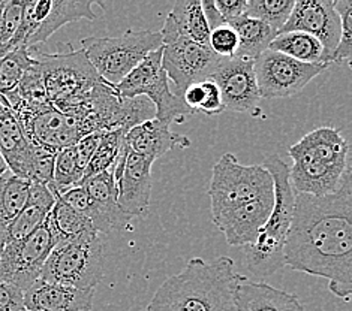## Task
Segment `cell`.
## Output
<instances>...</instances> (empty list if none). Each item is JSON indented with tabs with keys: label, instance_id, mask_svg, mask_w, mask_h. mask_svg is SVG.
<instances>
[{
	"label": "cell",
	"instance_id": "cell-12",
	"mask_svg": "<svg viewBox=\"0 0 352 311\" xmlns=\"http://www.w3.org/2000/svg\"><path fill=\"white\" fill-rule=\"evenodd\" d=\"M57 242L45 218L29 237L6 244L0 249V281L12 284L23 292L28 290L39 280L45 260Z\"/></svg>",
	"mask_w": 352,
	"mask_h": 311
},
{
	"label": "cell",
	"instance_id": "cell-20",
	"mask_svg": "<svg viewBox=\"0 0 352 311\" xmlns=\"http://www.w3.org/2000/svg\"><path fill=\"white\" fill-rule=\"evenodd\" d=\"M95 289H75L68 286L36 280L24 290L26 311H91Z\"/></svg>",
	"mask_w": 352,
	"mask_h": 311
},
{
	"label": "cell",
	"instance_id": "cell-4",
	"mask_svg": "<svg viewBox=\"0 0 352 311\" xmlns=\"http://www.w3.org/2000/svg\"><path fill=\"white\" fill-rule=\"evenodd\" d=\"M263 166L273 178V208L255 242L243 247V265L258 277L273 275L285 266L283 250L296 203L289 166L276 154L267 156Z\"/></svg>",
	"mask_w": 352,
	"mask_h": 311
},
{
	"label": "cell",
	"instance_id": "cell-33",
	"mask_svg": "<svg viewBox=\"0 0 352 311\" xmlns=\"http://www.w3.org/2000/svg\"><path fill=\"white\" fill-rule=\"evenodd\" d=\"M296 0H248L246 15L263 21L268 27L279 33L288 21Z\"/></svg>",
	"mask_w": 352,
	"mask_h": 311
},
{
	"label": "cell",
	"instance_id": "cell-16",
	"mask_svg": "<svg viewBox=\"0 0 352 311\" xmlns=\"http://www.w3.org/2000/svg\"><path fill=\"white\" fill-rule=\"evenodd\" d=\"M254 62L241 57H221L210 80L221 91L225 111L255 113L261 97L255 80Z\"/></svg>",
	"mask_w": 352,
	"mask_h": 311
},
{
	"label": "cell",
	"instance_id": "cell-22",
	"mask_svg": "<svg viewBox=\"0 0 352 311\" xmlns=\"http://www.w3.org/2000/svg\"><path fill=\"white\" fill-rule=\"evenodd\" d=\"M124 142L137 154L152 159L153 162L171 150L189 148L192 144L188 137L171 132L170 124L156 119L132 128L124 137Z\"/></svg>",
	"mask_w": 352,
	"mask_h": 311
},
{
	"label": "cell",
	"instance_id": "cell-8",
	"mask_svg": "<svg viewBox=\"0 0 352 311\" xmlns=\"http://www.w3.org/2000/svg\"><path fill=\"white\" fill-rule=\"evenodd\" d=\"M102 251L104 244L99 233L57 242L39 279L75 289H95L104 279Z\"/></svg>",
	"mask_w": 352,
	"mask_h": 311
},
{
	"label": "cell",
	"instance_id": "cell-28",
	"mask_svg": "<svg viewBox=\"0 0 352 311\" xmlns=\"http://www.w3.org/2000/svg\"><path fill=\"white\" fill-rule=\"evenodd\" d=\"M30 181L6 171L0 175V242L14 218L28 204Z\"/></svg>",
	"mask_w": 352,
	"mask_h": 311
},
{
	"label": "cell",
	"instance_id": "cell-36",
	"mask_svg": "<svg viewBox=\"0 0 352 311\" xmlns=\"http://www.w3.org/2000/svg\"><path fill=\"white\" fill-rule=\"evenodd\" d=\"M24 2L8 0L3 10L2 21H0V53H6L15 33L19 32L23 19Z\"/></svg>",
	"mask_w": 352,
	"mask_h": 311
},
{
	"label": "cell",
	"instance_id": "cell-2",
	"mask_svg": "<svg viewBox=\"0 0 352 311\" xmlns=\"http://www.w3.org/2000/svg\"><path fill=\"white\" fill-rule=\"evenodd\" d=\"M234 260L192 257L179 274L170 275L147 306V311H236Z\"/></svg>",
	"mask_w": 352,
	"mask_h": 311
},
{
	"label": "cell",
	"instance_id": "cell-42",
	"mask_svg": "<svg viewBox=\"0 0 352 311\" xmlns=\"http://www.w3.org/2000/svg\"><path fill=\"white\" fill-rule=\"evenodd\" d=\"M201 6H203V12L208 27H210V32L221 26H226L223 16L217 11L214 0H201Z\"/></svg>",
	"mask_w": 352,
	"mask_h": 311
},
{
	"label": "cell",
	"instance_id": "cell-44",
	"mask_svg": "<svg viewBox=\"0 0 352 311\" xmlns=\"http://www.w3.org/2000/svg\"><path fill=\"white\" fill-rule=\"evenodd\" d=\"M6 2H8V0H0V21H2V15H3V10L6 6Z\"/></svg>",
	"mask_w": 352,
	"mask_h": 311
},
{
	"label": "cell",
	"instance_id": "cell-24",
	"mask_svg": "<svg viewBox=\"0 0 352 311\" xmlns=\"http://www.w3.org/2000/svg\"><path fill=\"white\" fill-rule=\"evenodd\" d=\"M54 203L56 195L50 190L48 186L32 183L28 204L24 205L21 213L14 218V222L8 226L2 242H0V249L10 242L26 238L30 233L35 232L45 222Z\"/></svg>",
	"mask_w": 352,
	"mask_h": 311
},
{
	"label": "cell",
	"instance_id": "cell-30",
	"mask_svg": "<svg viewBox=\"0 0 352 311\" xmlns=\"http://www.w3.org/2000/svg\"><path fill=\"white\" fill-rule=\"evenodd\" d=\"M182 102L194 114H204L208 117L219 115L225 111L221 91L212 80L195 82L189 86L182 95Z\"/></svg>",
	"mask_w": 352,
	"mask_h": 311
},
{
	"label": "cell",
	"instance_id": "cell-10",
	"mask_svg": "<svg viewBox=\"0 0 352 311\" xmlns=\"http://www.w3.org/2000/svg\"><path fill=\"white\" fill-rule=\"evenodd\" d=\"M162 47L150 53L126 78L114 87L116 93L124 99L146 97L155 106V119L166 124L183 123L192 113L173 93L170 81L162 69Z\"/></svg>",
	"mask_w": 352,
	"mask_h": 311
},
{
	"label": "cell",
	"instance_id": "cell-26",
	"mask_svg": "<svg viewBox=\"0 0 352 311\" xmlns=\"http://www.w3.org/2000/svg\"><path fill=\"white\" fill-rule=\"evenodd\" d=\"M166 20L180 36L208 47L210 27L206 21L201 0H177Z\"/></svg>",
	"mask_w": 352,
	"mask_h": 311
},
{
	"label": "cell",
	"instance_id": "cell-1",
	"mask_svg": "<svg viewBox=\"0 0 352 311\" xmlns=\"http://www.w3.org/2000/svg\"><path fill=\"white\" fill-rule=\"evenodd\" d=\"M291 270L329 280L333 295H352V176L325 196L296 193L294 214L283 250Z\"/></svg>",
	"mask_w": 352,
	"mask_h": 311
},
{
	"label": "cell",
	"instance_id": "cell-45",
	"mask_svg": "<svg viewBox=\"0 0 352 311\" xmlns=\"http://www.w3.org/2000/svg\"><path fill=\"white\" fill-rule=\"evenodd\" d=\"M0 106H8V108H10V105H8L6 99H5V96L2 93H0Z\"/></svg>",
	"mask_w": 352,
	"mask_h": 311
},
{
	"label": "cell",
	"instance_id": "cell-6",
	"mask_svg": "<svg viewBox=\"0 0 352 311\" xmlns=\"http://www.w3.org/2000/svg\"><path fill=\"white\" fill-rule=\"evenodd\" d=\"M161 47V30H128L120 36L81 39V49L90 65L111 87L126 78L150 53Z\"/></svg>",
	"mask_w": 352,
	"mask_h": 311
},
{
	"label": "cell",
	"instance_id": "cell-32",
	"mask_svg": "<svg viewBox=\"0 0 352 311\" xmlns=\"http://www.w3.org/2000/svg\"><path fill=\"white\" fill-rule=\"evenodd\" d=\"M35 65L32 49L14 48L6 53H0V93L5 95L14 90L21 80L24 72Z\"/></svg>",
	"mask_w": 352,
	"mask_h": 311
},
{
	"label": "cell",
	"instance_id": "cell-40",
	"mask_svg": "<svg viewBox=\"0 0 352 311\" xmlns=\"http://www.w3.org/2000/svg\"><path fill=\"white\" fill-rule=\"evenodd\" d=\"M0 311H24V292L0 281Z\"/></svg>",
	"mask_w": 352,
	"mask_h": 311
},
{
	"label": "cell",
	"instance_id": "cell-15",
	"mask_svg": "<svg viewBox=\"0 0 352 311\" xmlns=\"http://www.w3.org/2000/svg\"><path fill=\"white\" fill-rule=\"evenodd\" d=\"M303 32L321 42L327 60L331 57L340 39V16L336 0H297L291 15L279 33Z\"/></svg>",
	"mask_w": 352,
	"mask_h": 311
},
{
	"label": "cell",
	"instance_id": "cell-23",
	"mask_svg": "<svg viewBox=\"0 0 352 311\" xmlns=\"http://www.w3.org/2000/svg\"><path fill=\"white\" fill-rule=\"evenodd\" d=\"M33 144L23 132L11 109L0 106V153L8 171L28 180Z\"/></svg>",
	"mask_w": 352,
	"mask_h": 311
},
{
	"label": "cell",
	"instance_id": "cell-46",
	"mask_svg": "<svg viewBox=\"0 0 352 311\" xmlns=\"http://www.w3.org/2000/svg\"><path fill=\"white\" fill-rule=\"evenodd\" d=\"M24 311H26V310H24Z\"/></svg>",
	"mask_w": 352,
	"mask_h": 311
},
{
	"label": "cell",
	"instance_id": "cell-25",
	"mask_svg": "<svg viewBox=\"0 0 352 311\" xmlns=\"http://www.w3.org/2000/svg\"><path fill=\"white\" fill-rule=\"evenodd\" d=\"M268 49L301 63L330 66L321 42L303 32L278 33L272 44L268 45Z\"/></svg>",
	"mask_w": 352,
	"mask_h": 311
},
{
	"label": "cell",
	"instance_id": "cell-19",
	"mask_svg": "<svg viewBox=\"0 0 352 311\" xmlns=\"http://www.w3.org/2000/svg\"><path fill=\"white\" fill-rule=\"evenodd\" d=\"M274 200L273 195H267L252 200L243 207L226 213L213 223L226 238V242L234 247H246L254 244L259 231L265 224L272 213Z\"/></svg>",
	"mask_w": 352,
	"mask_h": 311
},
{
	"label": "cell",
	"instance_id": "cell-38",
	"mask_svg": "<svg viewBox=\"0 0 352 311\" xmlns=\"http://www.w3.org/2000/svg\"><path fill=\"white\" fill-rule=\"evenodd\" d=\"M102 133L104 132L90 133V135H86L85 138H81L77 144L72 147L75 159H77V163H78V168L81 170L82 175H85L86 168L89 166L91 157H94V154H95V151L100 142V138H102Z\"/></svg>",
	"mask_w": 352,
	"mask_h": 311
},
{
	"label": "cell",
	"instance_id": "cell-18",
	"mask_svg": "<svg viewBox=\"0 0 352 311\" xmlns=\"http://www.w3.org/2000/svg\"><path fill=\"white\" fill-rule=\"evenodd\" d=\"M80 184L85 186L89 195L90 222L99 235L122 231L131 224L132 218L122 211L117 203V186L111 171L96 174Z\"/></svg>",
	"mask_w": 352,
	"mask_h": 311
},
{
	"label": "cell",
	"instance_id": "cell-5",
	"mask_svg": "<svg viewBox=\"0 0 352 311\" xmlns=\"http://www.w3.org/2000/svg\"><path fill=\"white\" fill-rule=\"evenodd\" d=\"M43 73L48 104L57 111L82 120L98 89L105 86L82 49L69 45L66 53L35 54Z\"/></svg>",
	"mask_w": 352,
	"mask_h": 311
},
{
	"label": "cell",
	"instance_id": "cell-41",
	"mask_svg": "<svg viewBox=\"0 0 352 311\" xmlns=\"http://www.w3.org/2000/svg\"><path fill=\"white\" fill-rule=\"evenodd\" d=\"M214 2L226 24L246 15L248 0H214Z\"/></svg>",
	"mask_w": 352,
	"mask_h": 311
},
{
	"label": "cell",
	"instance_id": "cell-31",
	"mask_svg": "<svg viewBox=\"0 0 352 311\" xmlns=\"http://www.w3.org/2000/svg\"><path fill=\"white\" fill-rule=\"evenodd\" d=\"M126 133L128 132L123 129L108 130L102 133V138H100L99 146L94 157H91L89 166L86 168L81 181H85L96 174L113 170L124 147V137H126Z\"/></svg>",
	"mask_w": 352,
	"mask_h": 311
},
{
	"label": "cell",
	"instance_id": "cell-21",
	"mask_svg": "<svg viewBox=\"0 0 352 311\" xmlns=\"http://www.w3.org/2000/svg\"><path fill=\"white\" fill-rule=\"evenodd\" d=\"M234 306L236 311H306L296 295L239 273L234 286Z\"/></svg>",
	"mask_w": 352,
	"mask_h": 311
},
{
	"label": "cell",
	"instance_id": "cell-13",
	"mask_svg": "<svg viewBox=\"0 0 352 311\" xmlns=\"http://www.w3.org/2000/svg\"><path fill=\"white\" fill-rule=\"evenodd\" d=\"M11 113L29 141L53 153L71 148L81 138L89 135L85 123L80 119L57 111L50 104L39 108L19 105L12 108Z\"/></svg>",
	"mask_w": 352,
	"mask_h": 311
},
{
	"label": "cell",
	"instance_id": "cell-39",
	"mask_svg": "<svg viewBox=\"0 0 352 311\" xmlns=\"http://www.w3.org/2000/svg\"><path fill=\"white\" fill-rule=\"evenodd\" d=\"M57 195V193H56ZM60 198L65 204H68L71 208H74L75 211H78L80 214L86 216L90 220V213H91V204L87 192L82 184H78L69 190H66L62 195H57Z\"/></svg>",
	"mask_w": 352,
	"mask_h": 311
},
{
	"label": "cell",
	"instance_id": "cell-14",
	"mask_svg": "<svg viewBox=\"0 0 352 311\" xmlns=\"http://www.w3.org/2000/svg\"><path fill=\"white\" fill-rule=\"evenodd\" d=\"M325 65H307L280 53L267 49L254 62L259 97L280 99L300 93L318 75L327 71Z\"/></svg>",
	"mask_w": 352,
	"mask_h": 311
},
{
	"label": "cell",
	"instance_id": "cell-43",
	"mask_svg": "<svg viewBox=\"0 0 352 311\" xmlns=\"http://www.w3.org/2000/svg\"><path fill=\"white\" fill-rule=\"evenodd\" d=\"M6 171H8V166H6L5 161H3L2 153H0V175H2L3 172H6Z\"/></svg>",
	"mask_w": 352,
	"mask_h": 311
},
{
	"label": "cell",
	"instance_id": "cell-37",
	"mask_svg": "<svg viewBox=\"0 0 352 311\" xmlns=\"http://www.w3.org/2000/svg\"><path fill=\"white\" fill-rule=\"evenodd\" d=\"M208 47L212 51L223 58L236 57L237 48H239V38L228 24L221 26L210 32V38H208Z\"/></svg>",
	"mask_w": 352,
	"mask_h": 311
},
{
	"label": "cell",
	"instance_id": "cell-11",
	"mask_svg": "<svg viewBox=\"0 0 352 311\" xmlns=\"http://www.w3.org/2000/svg\"><path fill=\"white\" fill-rule=\"evenodd\" d=\"M161 35L162 69L168 81L173 82V93L180 99L183 91L192 84L210 80L221 57L216 56L210 47L199 45L180 36L168 20H165Z\"/></svg>",
	"mask_w": 352,
	"mask_h": 311
},
{
	"label": "cell",
	"instance_id": "cell-9",
	"mask_svg": "<svg viewBox=\"0 0 352 311\" xmlns=\"http://www.w3.org/2000/svg\"><path fill=\"white\" fill-rule=\"evenodd\" d=\"M95 6L105 8L96 0H30L24 2L23 19L8 51L14 48L32 49L48 41L50 36L66 24L78 20H96Z\"/></svg>",
	"mask_w": 352,
	"mask_h": 311
},
{
	"label": "cell",
	"instance_id": "cell-34",
	"mask_svg": "<svg viewBox=\"0 0 352 311\" xmlns=\"http://www.w3.org/2000/svg\"><path fill=\"white\" fill-rule=\"evenodd\" d=\"M82 180V172L78 168L77 159H75L74 150L65 148L56 153L54 159V172L53 183L50 184V190L57 195H62L66 190L78 186Z\"/></svg>",
	"mask_w": 352,
	"mask_h": 311
},
{
	"label": "cell",
	"instance_id": "cell-27",
	"mask_svg": "<svg viewBox=\"0 0 352 311\" xmlns=\"http://www.w3.org/2000/svg\"><path fill=\"white\" fill-rule=\"evenodd\" d=\"M228 26L236 32L239 38L236 57L249 58V60H256L259 56L267 51L268 45L278 35L263 21L250 19L248 15H243L241 19L228 23Z\"/></svg>",
	"mask_w": 352,
	"mask_h": 311
},
{
	"label": "cell",
	"instance_id": "cell-7",
	"mask_svg": "<svg viewBox=\"0 0 352 311\" xmlns=\"http://www.w3.org/2000/svg\"><path fill=\"white\" fill-rule=\"evenodd\" d=\"M207 195L214 222L232 209L273 195V178L263 165H241L236 156L225 153L213 166Z\"/></svg>",
	"mask_w": 352,
	"mask_h": 311
},
{
	"label": "cell",
	"instance_id": "cell-29",
	"mask_svg": "<svg viewBox=\"0 0 352 311\" xmlns=\"http://www.w3.org/2000/svg\"><path fill=\"white\" fill-rule=\"evenodd\" d=\"M47 220L58 242L65 240L78 238L82 237V235L98 233L94 228V224H91V222L86 216L75 211L74 208H71L68 204H65L57 195L56 203L52 208V211H50Z\"/></svg>",
	"mask_w": 352,
	"mask_h": 311
},
{
	"label": "cell",
	"instance_id": "cell-17",
	"mask_svg": "<svg viewBox=\"0 0 352 311\" xmlns=\"http://www.w3.org/2000/svg\"><path fill=\"white\" fill-rule=\"evenodd\" d=\"M152 165V159L137 154L126 146L122 171L114 181L117 186V203L122 211L131 218L144 216L150 207Z\"/></svg>",
	"mask_w": 352,
	"mask_h": 311
},
{
	"label": "cell",
	"instance_id": "cell-3",
	"mask_svg": "<svg viewBox=\"0 0 352 311\" xmlns=\"http://www.w3.org/2000/svg\"><path fill=\"white\" fill-rule=\"evenodd\" d=\"M289 180L296 193L331 195L351 166L349 144L336 128H318L288 148Z\"/></svg>",
	"mask_w": 352,
	"mask_h": 311
},
{
	"label": "cell",
	"instance_id": "cell-35",
	"mask_svg": "<svg viewBox=\"0 0 352 311\" xmlns=\"http://www.w3.org/2000/svg\"><path fill=\"white\" fill-rule=\"evenodd\" d=\"M336 11L340 16V39L331 62L343 63L352 56V0H336Z\"/></svg>",
	"mask_w": 352,
	"mask_h": 311
}]
</instances>
